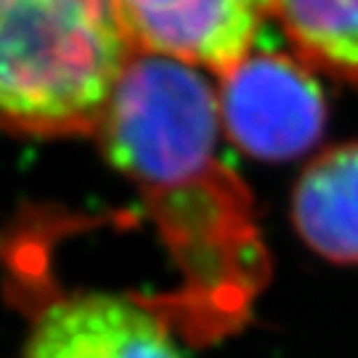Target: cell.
Returning a JSON list of instances; mask_svg holds the SVG:
<instances>
[{
	"label": "cell",
	"instance_id": "1",
	"mask_svg": "<svg viewBox=\"0 0 358 358\" xmlns=\"http://www.w3.org/2000/svg\"><path fill=\"white\" fill-rule=\"evenodd\" d=\"M217 90L189 64L133 53L96 130L106 159L152 202L183 252L252 242L242 183L220 165Z\"/></svg>",
	"mask_w": 358,
	"mask_h": 358
},
{
	"label": "cell",
	"instance_id": "7",
	"mask_svg": "<svg viewBox=\"0 0 358 358\" xmlns=\"http://www.w3.org/2000/svg\"><path fill=\"white\" fill-rule=\"evenodd\" d=\"M271 16L308 69L358 83V0H271Z\"/></svg>",
	"mask_w": 358,
	"mask_h": 358
},
{
	"label": "cell",
	"instance_id": "2",
	"mask_svg": "<svg viewBox=\"0 0 358 358\" xmlns=\"http://www.w3.org/2000/svg\"><path fill=\"white\" fill-rule=\"evenodd\" d=\"M133 53L115 0H0V128L96 133Z\"/></svg>",
	"mask_w": 358,
	"mask_h": 358
},
{
	"label": "cell",
	"instance_id": "4",
	"mask_svg": "<svg viewBox=\"0 0 358 358\" xmlns=\"http://www.w3.org/2000/svg\"><path fill=\"white\" fill-rule=\"evenodd\" d=\"M115 8L136 53L220 77L255 51L271 0H115Z\"/></svg>",
	"mask_w": 358,
	"mask_h": 358
},
{
	"label": "cell",
	"instance_id": "5",
	"mask_svg": "<svg viewBox=\"0 0 358 358\" xmlns=\"http://www.w3.org/2000/svg\"><path fill=\"white\" fill-rule=\"evenodd\" d=\"M19 358H180L154 310L106 292L53 297L35 310Z\"/></svg>",
	"mask_w": 358,
	"mask_h": 358
},
{
	"label": "cell",
	"instance_id": "3",
	"mask_svg": "<svg viewBox=\"0 0 358 358\" xmlns=\"http://www.w3.org/2000/svg\"><path fill=\"white\" fill-rule=\"evenodd\" d=\"M220 128L255 159H292L324 133L327 103L313 72L284 53H250L217 77Z\"/></svg>",
	"mask_w": 358,
	"mask_h": 358
},
{
	"label": "cell",
	"instance_id": "6",
	"mask_svg": "<svg viewBox=\"0 0 358 358\" xmlns=\"http://www.w3.org/2000/svg\"><path fill=\"white\" fill-rule=\"evenodd\" d=\"M292 223L319 257L358 266V143L313 157L292 192Z\"/></svg>",
	"mask_w": 358,
	"mask_h": 358
}]
</instances>
